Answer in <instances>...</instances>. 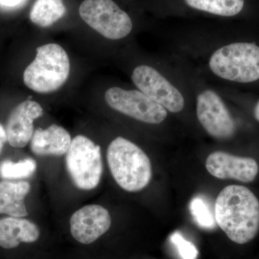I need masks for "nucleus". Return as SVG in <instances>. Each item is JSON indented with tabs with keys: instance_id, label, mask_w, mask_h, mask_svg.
<instances>
[{
	"instance_id": "obj_9",
	"label": "nucleus",
	"mask_w": 259,
	"mask_h": 259,
	"mask_svg": "<svg viewBox=\"0 0 259 259\" xmlns=\"http://www.w3.org/2000/svg\"><path fill=\"white\" fill-rule=\"evenodd\" d=\"M197 116L206 132L217 139H228L236 133L235 121L221 97L206 90L197 98Z\"/></svg>"
},
{
	"instance_id": "obj_19",
	"label": "nucleus",
	"mask_w": 259,
	"mask_h": 259,
	"mask_svg": "<svg viewBox=\"0 0 259 259\" xmlns=\"http://www.w3.org/2000/svg\"><path fill=\"white\" fill-rule=\"evenodd\" d=\"M190 211L196 222L202 228L212 229L216 221L208 203L200 197H194L190 203Z\"/></svg>"
},
{
	"instance_id": "obj_8",
	"label": "nucleus",
	"mask_w": 259,
	"mask_h": 259,
	"mask_svg": "<svg viewBox=\"0 0 259 259\" xmlns=\"http://www.w3.org/2000/svg\"><path fill=\"white\" fill-rule=\"evenodd\" d=\"M131 78L140 91L168 111L176 113L183 110V95L157 70L142 65L134 69Z\"/></svg>"
},
{
	"instance_id": "obj_23",
	"label": "nucleus",
	"mask_w": 259,
	"mask_h": 259,
	"mask_svg": "<svg viewBox=\"0 0 259 259\" xmlns=\"http://www.w3.org/2000/svg\"><path fill=\"white\" fill-rule=\"evenodd\" d=\"M254 116L255 119L259 122V100L258 102H257L256 105H255L254 109Z\"/></svg>"
},
{
	"instance_id": "obj_1",
	"label": "nucleus",
	"mask_w": 259,
	"mask_h": 259,
	"mask_svg": "<svg viewBox=\"0 0 259 259\" xmlns=\"http://www.w3.org/2000/svg\"><path fill=\"white\" fill-rule=\"evenodd\" d=\"M216 223L234 243L251 241L259 231V200L241 185H230L218 194L214 204Z\"/></svg>"
},
{
	"instance_id": "obj_18",
	"label": "nucleus",
	"mask_w": 259,
	"mask_h": 259,
	"mask_svg": "<svg viewBox=\"0 0 259 259\" xmlns=\"http://www.w3.org/2000/svg\"><path fill=\"white\" fill-rule=\"evenodd\" d=\"M37 169L33 158H26L18 162L4 160L0 162V179L2 180H21L29 178Z\"/></svg>"
},
{
	"instance_id": "obj_7",
	"label": "nucleus",
	"mask_w": 259,
	"mask_h": 259,
	"mask_svg": "<svg viewBox=\"0 0 259 259\" xmlns=\"http://www.w3.org/2000/svg\"><path fill=\"white\" fill-rule=\"evenodd\" d=\"M105 99L113 110L146 123L159 124L167 117L164 107L140 90H125L115 87L107 90Z\"/></svg>"
},
{
	"instance_id": "obj_13",
	"label": "nucleus",
	"mask_w": 259,
	"mask_h": 259,
	"mask_svg": "<svg viewBox=\"0 0 259 259\" xmlns=\"http://www.w3.org/2000/svg\"><path fill=\"white\" fill-rule=\"evenodd\" d=\"M71 135L61 126L53 124L47 129L37 128L30 141V149L36 156H61L71 144Z\"/></svg>"
},
{
	"instance_id": "obj_11",
	"label": "nucleus",
	"mask_w": 259,
	"mask_h": 259,
	"mask_svg": "<svg viewBox=\"0 0 259 259\" xmlns=\"http://www.w3.org/2000/svg\"><path fill=\"white\" fill-rule=\"evenodd\" d=\"M206 168L212 176L221 180H234L250 183L258 175V163L253 158L240 157L223 151H215L206 160Z\"/></svg>"
},
{
	"instance_id": "obj_6",
	"label": "nucleus",
	"mask_w": 259,
	"mask_h": 259,
	"mask_svg": "<svg viewBox=\"0 0 259 259\" xmlns=\"http://www.w3.org/2000/svg\"><path fill=\"white\" fill-rule=\"evenodd\" d=\"M79 12L89 26L110 40L124 38L132 31L128 14L112 0H84Z\"/></svg>"
},
{
	"instance_id": "obj_17",
	"label": "nucleus",
	"mask_w": 259,
	"mask_h": 259,
	"mask_svg": "<svg viewBox=\"0 0 259 259\" xmlns=\"http://www.w3.org/2000/svg\"><path fill=\"white\" fill-rule=\"evenodd\" d=\"M193 9L223 17H232L241 13L244 0H185Z\"/></svg>"
},
{
	"instance_id": "obj_14",
	"label": "nucleus",
	"mask_w": 259,
	"mask_h": 259,
	"mask_svg": "<svg viewBox=\"0 0 259 259\" xmlns=\"http://www.w3.org/2000/svg\"><path fill=\"white\" fill-rule=\"evenodd\" d=\"M40 235L38 227L29 220L11 216L0 219V247L5 249L16 248L21 243H34Z\"/></svg>"
},
{
	"instance_id": "obj_15",
	"label": "nucleus",
	"mask_w": 259,
	"mask_h": 259,
	"mask_svg": "<svg viewBox=\"0 0 259 259\" xmlns=\"http://www.w3.org/2000/svg\"><path fill=\"white\" fill-rule=\"evenodd\" d=\"M30 191V185L25 181H0V214L15 218L28 216L25 199Z\"/></svg>"
},
{
	"instance_id": "obj_20",
	"label": "nucleus",
	"mask_w": 259,
	"mask_h": 259,
	"mask_svg": "<svg viewBox=\"0 0 259 259\" xmlns=\"http://www.w3.org/2000/svg\"><path fill=\"white\" fill-rule=\"evenodd\" d=\"M172 243L176 245L180 255L182 259H197L198 250L193 243L187 241L179 232H175L171 235Z\"/></svg>"
},
{
	"instance_id": "obj_5",
	"label": "nucleus",
	"mask_w": 259,
	"mask_h": 259,
	"mask_svg": "<svg viewBox=\"0 0 259 259\" xmlns=\"http://www.w3.org/2000/svg\"><path fill=\"white\" fill-rule=\"evenodd\" d=\"M66 165L77 188L94 190L100 184L103 172L100 146L86 136H76L66 153Z\"/></svg>"
},
{
	"instance_id": "obj_2",
	"label": "nucleus",
	"mask_w": 259,
	"mask_h": 259,
	"mask_svg": "<svg viewBox=\"0 0 259 259\" xmlns=\"http://www.w3.org/2000/svg\"><path fill=\"white\" fill-rule=\"evenodd\" d=\"M107 160L114 180L122 190L140 192L151 182V160L129 140L122 137L114 139L107 148Z\"/></svg>"
},
{
	"instance_id": "obj_3",
	"label": "nucleus",
	"mask_w": 259,
	"mask_h": 259,
	"mask_svg": "<svg viewBox=\"0 0 259 259\" xmlns=\"http://www.w3.org/2000/svg\"><path fill=\"white\" fill-rule=\"evenodd\" d=\"M36 52L35 59L24 71V83L37 93L57 91L69 79L70 61L67 53L56 44L37 47Z\"/></svg>"
},
{
	"instance_id": "obj_12",
	"label": "nucleus",
	"mask_w": 259,
	"mask_h": 259,
	"mask_svg": "<svg viewBox=\"0 0 259 259\" xmlns=\"http://www.w3.org/2000/svg\"><path fill=\"white\" fill-rule=\"evenodd\" d=\"M44 110L40 104L27 100L15 107L8 117L5 131L8 142L15 148H24L31 141L34 120L41 117Z\"/></svg>"
},
{
	"instance_id": "obj_22",
	"label": "nucleus",
	"mask_w": 259,
	"mask_h": 259,
	"mask_svg": "<svg viewBox=\"0 0 259 259\" xmlns=\"http://www.w3.org/2000/svg\"><path fill=\"white\" fill-rule=\"evenodd\" d=\"M7 141H8V138H7L6 131L4 127L0 124V153L3 151Z\"/></svg>"
},
{
	"instance_id": "obj_10",
	"label": "nucleus",
	"mask_w": 259,
	"mask_h": 259,
	"mask_svg": "<svg viewBox=\"0 0 259 259\" xmlns=\"http://www.w3.org/2000/svg\"><path fill=\"white\" fill-rule=\"evenodd\" d=\"M70 231L76 241L91 244L109 231L112 220L107 209L99 204H89L76 210L70 218Z\"/></svg>"
},
{
	"instance_id": "obj_4",
	"label": "nucleus",
	"mask_w": 259,
	"mask_h": 259,
	"mask_svg": "<svg viewBox=\"0 0 259 259\" xmlns=\"http://www.w3.org/2000/svg\"><path fill=\"white\" fill-rule=\"evenodd\" d=\"M209 66L216 76L228 81L249 83L259 79V47L236 42L221 48L210 57Z\"/></svg>"
},
{
	"instance_id": "obj_16",
	"label": "nucleus",
	"mask_w": 259,
	"mask_h": 259,
	"mask_svg": "<svg viewBox=\"0 0 259 259\" xmlns=\"http://www.w3.org/2000/svg\"><path fill=\"white\" fill-rule=\"evenodd\" d=\"M63 0H36L30 13V20L41 28H47L59 21L66 14Z\"/></svg>"
},
{
	"instance_id": "obj_21",
	"label": "nucleus",
	"mask_w": 259,
	"mask_h": 259,
	"mask_svg": "<svg viewBox=\"0 0 259 259\" xmlns=\"http://www.w3.org/2000/svg\"><path fill=\"white\" fill-rule=\"evenodd\" d=\"M27 2L28 0H0V8L6 10H17L21 8Z\"/></svg>"
}]
</instances>
